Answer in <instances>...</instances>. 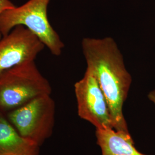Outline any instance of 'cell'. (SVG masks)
<instances>
[{"label": "cell", "instance_id": "6da1fadb", "mask_svg": "<svg viewBox=\"0 0 155 155\" xmlns=\"http://www.w3.org/2000/svg\"><path fill=\"white\" fill-rule=\"evenodd\" d=\"M81 45L86 69L93 74L105 95L113 129L129 133L123 106L127 99L132 78L116 41L111 37L84 38Z\"/></svg>", "mask_w": 155, "mask_h": 155}, {"label": "cell", "instance_id": "7a4b0ae2", "mask_svg": "<svg viewBox=\"0 0 155 155\" xmlns=\"http://www.w3.org/2000/svg\"><path fill=\"white\" fill-rule=\"evenodd\" d=\"M50 82L35 61H27L0 74V113L5 114L43 95H51Z\"/></svg>", "mask_w": 155, "mask_h": 155}, {"label": "cell", "instance_id": "3957f363", "mask_svg": "<svg viewBox=\"0 0 155 155\" xmlns=\"http://www.w3.org/2000/svg\"><path fill=\"white\" fill-rule=\"evenodd\" d=\"M50 1L29 0L22 5L2 12L0 32L2 36L17 26L22 25L36 36L53 55H61L64 44L48 20L47 8Z\"/></svg>", "mask_w": 155, "mask_h": 155}, {"label": "cell", "instance_id": "277c9868", "mask_svg": "<svg viewBox=\"0 0 155 155\" xmlns=\"http://www.w3.org/2000/svg\"><path fill=\"white\" fill-rule=\"evenodd\" d=\"M55 111V102L51 95H43L5 115L22 137L41 147L53 133Z\"/></svg>", "mask_w": 155, "mask_h": 155}, {"label": "cell", "instance_id": "5b68a950", "mask_svg": "<svg viewBox=\"0 0 155 155\" xmlns=\"http://www.w3.org/2000/svg\"><path fill=\"white\" fill-rule=\"evenodd\" d=\"M79 117L96 129L113 128L105 95L93 74L86 69L83 78L74 84Z\"/></svg>", "mask_w": 155, "mask_h": 155}, {"label": "cell", "instance_id": "8992f818", "mask_svg": "<svg viewBox=\"0 0 155 155\" xmlns=\"http://www.w3.org/2000/svg\"><path fill=\"white\" fill-rule=\"evenodd\" d=\"M45 47L26 27H15L0 39V74L17 65L35 61Z\"/></svg>", "mask_w": 155, "mask_h": 155}, {"label": "cell", "instance_id": "52a82bcc", "mask_svg": "<svg viewBox=\"0 0 155 155\" xmlns=\"http://www.w3.org/2000/svg\"><path fill=\"white\" fill-rule=\"evenodd\" d=\"M40 148L22 137L0 113V155H40Z\"/></svg>", "mask_w": 155, "mask_h": 155}, {"label": "cell", "instance_id": "ba28073f", "mask_svg": "<svg viewBox=\"0 0 155 155\" xmlns=\"http://www.w3.org/2000/svg\"><path fill=\"white\" fill-rule=\"evenodd\" d=\"M95 137L101 155H147L136 148L130 133L113 128L96 129Z\"/></svg>", "mask_w": 155, "mask_h": 155}, {"label": "cell", "instance_id": "9c48e42d", "mask_svg": "<svg viewBox=\"0 0 155 155\" xmlns=\"http://www.w3.org/2000/svg\"><path fill=\"white\" fill-rule=\"evenodd\" d=\"M15 5L10 0H0V14L6 9L12 8ZM2 35L0 32V39L2 38Z\"/></svg>", "mask_w": 155, "mask_h": 155}, {"label": "cell", "instance_id": "30bf717a", "mask_svg": "<svg viewBox=\"0 0 155 155\" xmlns=\"http://www.w3.org/2000/svg\"><path fill=\"white\" fill-rule=\"evenodd\" d=\"M148 98L155 105V90L150 91L148 94Z\"/></svg>", "mask_w": 155, "mask_h": 155}]
</instances>
